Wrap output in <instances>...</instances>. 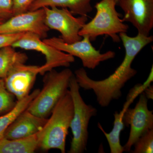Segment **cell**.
I'll list each match as a JSON object with an SVG mask.
<instances>
[{
	"mask_svg": "<svg viewBox=\"0 0 153 153\" xmlns=\"http://www.w3.org/2000/svg\"><path fill=\"white\" fill-rule=\"evenodd\" d=\"M114 1L117 4L118 0H114Z\"/></svg>",
	"mask_w": 153,
	"mask_h": 153,
	"instance_id": "484cf974",
	"label": "cell"
},
{
	"mask_svg": "<svg viewBox=\"0 0 153 153\" xmlns=\"http://www.w3.org/2000/svg\"><path fill=\"white\" fill-rule=\"evenodd\" d=\"M24 33L12 34H0V49L4 47L11 46L14 42L19 40Z\"/></svg>",
	"mask_w": 153,
	"mask_h": 153,
	"instance_id": "603a6c76",
	"label": "cell"
},
{
	"mask_svg": "<svg viewBox=\"0 0 153 153\" xmlns=\"http://www.w3.org/2000/svg\"><path fill=\"white\" fill-rule=\"evenodd\" d=\"M36 0H13V15H18L29 11Z\"/></svg>",
	"mask_w": 153,
	"mask_h": 153,
	"instance_id": "44dd1931",
	"label": "cell"
},
{
	"mask_svg": "<svg viewBox=\"0 0 153 153\" xmlns=\"http://www.w3.org/2000/svg\"><path fill=\"white\" fill-rule=\"evenodd\" d=\"M5 20H4V19H0V25L2 24L3 22H5Z\"/></svg>",
	"mask_w": 153,
	"mask_h": 153,
	"instance_id": "d4e9b609",
	"label": "cell"
},
{
	"mask_svg": "<svg viewBox=\"0 0 153 153\" xmlns=\"http://www.w3.org/2000/svg\"><path fill=\"white\" fill-rule=\"evenodd\" d=\"M145 94L147 98L153 99V86L149 85L144 90Z\"/></svg>",
	"mask_w": 153,
	"mask_h": 153,
	"instance_id": "cb8c5ba5",
	"label": "cell"
},
{
	"mask_svg": "<svg viewBox=\"0 0 153 153\" xmlns=\"http://www.w3.org/2000/svg\"><path fill=\"white\" fill-rule=\"evenodd\" d=\"M45 23L49 29L57 30L60 38L67 44L80 41L79 31L88 21L87 16L75 17L67 8L45 7Z\"/></svg>",
	"mask_w": 153,
	"mask_h": 153,
	"instance_id": "ba28073f",
	"label": "cell"
},
{
	"mask_svg": "<svg viewBox=\"0 0 153 153\" xmlns=\"http://www.w3.org/2000/svg\"><path fill=\"white\" fill-rule=\"evenodd\" d=\"M126 110L123 108L120 112H115L114 116L113 127L111 131L109 133H107L102 126L98 123V127L103 133L106 137L109 145L110 152L111 153H122L124 152L123 146L120 143V136L121 132L125 128L123 117Z\"/></svg>",
	"mask_w": 153,
	"mask_h": 153,
	"instance_id": "ac0fdd59",
	"label": "cell"
},
{
	"mask_svg": "<svg viewBox=\"0 0 153 153\" xmlns=\"http://www.w3.org/2000/svg\"><path fill=\"white\" fill-rule=\"evenodd\" d=\"M40 71V66L17 64L4 79L6 88L17 101L22 99L30 94Z\"/></svg>",
	"mask_w": 153,
	"mask_h": 153,
	"instance_id": "7c38bea8",
	"label": "cell"
},
{
	"mask_svg": "<svg viewBox=\"0 0 153 153\" xmlns=\"http://www.w3.org/2000/svg\"><path fill=\"white\" fill-rule=\"evenodd\" d=\"M148 102L146 94L142 92L135 107L128 108L124 113L123 120L125 126H130L128 140L123 146L124 152H131L137 140L153 129V111L148 108Z\"/></svg>",
	"mask_w": 153,
	"mask_h": 153,
	"instance_id": "9c48e42d",
	"label": "cell"
},
{
	"mask_svg": "<svg viewBox=\"0 0 153 153\" xmlns=\"http://www.w3.org/2000/svg\"><path fill=\"white\" fill-rule=\"evenodd\" d=\"M73 74L68 68L60 71L53 69L45 73L43 88L31 102L27 110L37 116L47 118L57 102L68 90Z\"/></svg>",
	"mask_w": 153,
	"mask_h": 153,
	"instance_id": "3957f363",
	"label": "cell"
},
{
	"mask_svg": "<svg viewBox=\"0 0 153 153\" xmlns=\"http://www.w3.org/2000/svg\"><path fill=\"white\" fill-rule=\"evenodd\" d=\"M11 46L14 48L34 50L43 54L46 63L40 66V74L42 75L57 67H69L75 61L74 56L47 44L38 35L32 33H24Z\"/></svg>",
	"mask_w": 153,
	"mask_h": 153,
	"instance_id": "8992f818",
	"label": "cell"
},
{
	"mask_svg": "<svg viewBox=\"0 0 153 153\" xmlns=\"http://www.w3.org/2000/svg\"><path fill=\"white\" fill-rule=\"evenodd\" d=\"M74 113V105L69 90L54 107L51 116L37 134L39 146L44 151L52 149L66 152V137Z\"/></svg>",
	"mask_w": 153,
	"mask_h": 153,
	"instance_id": "7a4b0ae2",
	"label": "cell"
},
{
	"mask_svg": "<svg viewBox=\"0 0 153 153\" xmlns=\"http://www.w3.org/2000/svg\"><path fill=\"white\" fill-rule=\"evenodd\" d=\"M119 36L123 44L125 55L113 73L105 79L95 80L89 77L84 68H78L74 71L79 87L85 90L93 91L97 101L102 107L108 106L112 100L121 97L122 89L137 73V70L132 68L133 61L139 52L153 41V36H146L138 33L135 37L129 36L125 33H120Z\"/></svg>",
	"mask_w": 153,
	"mask_h": 153,
	"instance_id": "6da1fadb",
	"label": "cell"
},
{
	"mask_svg": "<svg viewBox=\"0 0 153 153\" xmlns=\"http://www.w3.org/2000/svg\"><path fill=\"white\" fill-rule=\"evenodd\" d=\"M47 119L37 116L25 110L9 126L3 138L18 139L36 134L41 131Z\"/></svg>",
	"mask_w": 153,
	"mask_h": 153,
	"instance_id": "4fadbf2b",
	"label": "cell"
},
{
	"mask_svg": "<svg viewBox=\"0 0 153 153\" xmlns=\"http://www.w3.org/2000/svg\"><path fill=\"white\" fill-rule=\"evenodd\" d=\"M79 88L73 74L68 87L74 105V113L70 126L73 137L69 153H82L86 151L89 121L92 117L97 114L96 108L85 103L82 99Z\"/></svg>",
	"mask_w": 153,
	"mask_h": 153,
	"instance_id": "5b68a950",
	"label": "cell"
},
{
	"mask_svg": "<svg viewBox=\"0 0 153 153\" xmlns=\"http://www.w3.org/2000/svg\"><path fill=\"white\" fill-rule=\"evenodd\" d=\"M27 55L18 52L12 46L0 49V79H4L14 66L27 60Z\"/></svg>",
	"mask_w": 153,
	"mask_h": 153,
	"instance_id": "2e32d148",
	"label": "cell"
},
{
	"mask_svg": "<svg viewBox=\"0 0 153 153\" xmlns=\"http://www.w3.org/2000/svg\"><path fill=\"white\" fill-rule=\"evenodd\" d=\"M124 12L123 22L130 23L138 33L149 36L153 28V0H118Z\"/></svg>",
	"mask_w": 153,
	"mask_h": 153,
	"instance_id": "8fae6325",
	"label": "cell"
},
{
	"mask_svg": "<svg viewBox=\"0 0 153 153\" xmlns=\"http://www.w3.org/2000/svg\"><path fill=\"white\" fill-rule=\"evenodd\" d=\"M14 96L7 90L4 79H0V115L10 111L16 105Z\"/></svg>",
	"mask_w": 153,
	"mask_h": 153,
	"instance_id": "d6986e66",
	"label": "cell"
},
{
	"mask_svg": "<svg viewBox=\"0 0 153 153\" xmlns=\"http://www.w3.org/2000/svg\"><path fill=\"white\" fill-rule=\"evenodd\" d=\"M40 90L36 89L24 98L17 101L16 105L10 111L0 115V140L4 137L5 132L9 126L21 113L27 109Z\"/></svg>",
	"mask_w": 153,
	"mask_h": 153,
	"instance_id": "e0dca14e",
	"label": "cell"
},
{
	"mask_svg": "<svg viewBox=\"0 0 153 153\" xmlns=\"http://www.w3.org/2000/svg\"><path fill=\"white\" fill-rule=\"evenodd\" d=\"M45 16L43 8L15 15L0 25V34L32 33L45 39L50 30L45 24Z\"/></svg>",
	"mask_w": 153,
	"mask_h": 153,
	"instance_id": "30bf717a",
	"label": "cell"
},
{
	"mask_svg": "<svg viewBox=\"0 0 153 153\" xmlns=\"http://www.w3.org/2000/svg\"><path fill=\"white\" fill-rule=\"evenodd\" d=\"M38 146L37 133L24 138L0 140V153H33Z\"/></svg>",
	"mask_w": 153,
	"mask_h": 153,
	"instance_id": "9a60e30c",
	"label": "cell"
},
{
	"mask_svg": "<svg viewBox=\"0 0 153 153\" xmlns=\"http://www.w3.org/2000/svg\"><path fill=\"white\" fill-rule=\"evenodd\" d=\"M13 16V0H0V19L6 21Z\"/></svg>",
	"mask_w": 153,
	"mask_h": 153,
	"instance_id": "7402d4cb",
	"label": "cell"
},
{
	"mask_svg": "<svg viewBox=\"0 0 153 153\" xmlns=\"http://www.w3.org/2000/svg\"><path fill=\"white\" fill-rule=\"evenodd\" d=\"M92 0H36L29 11L35 10L45 7H57L68 9L74 15L87 16L92 12Z\"/></svg>",
	"mask_w": 153,
	"mask_h": 153,
	"instance_id": "5bb4252c",
	"label": "cell"
},
{
	"mask_svg": "<svg viewBox=\"0 0 153 153\" xmlns=\"http://www.w3.org/2000/svg\"><path fill=\"white\" fill-rule=\"evenodd\" d=\"M134 153H152L153 152V129L141 136L134 144Z\"/></svg>",
	"mask_w": 153,
	"mask_h": 153,
	"instance_id": "ffe728a7",
	"label": "cell"
},
{
	"mask_svg": "<svg viewBox=\"0 0 153 153\" xmlns=\"http://www.w3.org/2000/svg\"><path fill=\"white\" fill-rule=\"evenodd\" d=\"M43 41L60 51L78 57L82 61L83 67L88 69H94L101 62L113 59L116 55L114 51L102 53L99 50H97L87 36H82L80 41L72 44H67L61 38L55 37L45 38Z\"/></svg>",
	"mask_w": 153,
	"mask_h": 153,
	"instance_id": "52a82bcc",
	"label": "cell"
},
{
	"mask_svg": "<svg viewBox=\"0 0 153 153\" xmlns=\"http://www.w3.org/2000/svg\"><path fill=\"white\" fill-rule=\"evenodd\" d=\"M114 0H101L96 3V13L90 22L85 23L79 31L81 37L89 36L91 41L98 36H109L114 42H120V33H126L128 25L124 23L121 15L116 9Z\"/></svg>",
	"mask_w": 153,
	"mask_h": 153,
	"instance_id": "277c9868",
	"label": "cell"
}]
</instances>
